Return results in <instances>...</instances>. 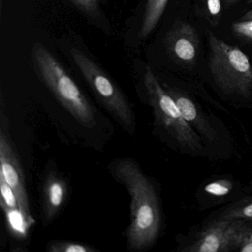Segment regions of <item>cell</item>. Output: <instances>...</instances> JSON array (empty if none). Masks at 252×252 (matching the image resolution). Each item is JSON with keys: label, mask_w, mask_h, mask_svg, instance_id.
<instances>
[{"label": "cell", "mask_w": 252, "mask_h": 252, "mask_svg": "<svg viewBox=\"0 0 252 252\" xmlns=\"http://www.w3.org/2000/svg\"><path fill=\"white\" fill-rule=\"evenodd\" d=\"M113 174L125 186L131 197L130 224L126 231L129 249H148L160 231L161 216L156 190L148 177L130 159L116 163Z\"/></svg>", "instance_id": "obj_1"}, {"label": "cell", "mask_w": 252, "mask_h": 252, "mask_svg": "<svg viewBox=\"0 0 252 252\" xmlns=\"http://www.w3.org/2000/svg\"><path fill=\"white\" fill-rule=\"evenodd\" d=\"M33 63L42 82L64 109L86 127L95 124V115L89 101L56 57L41 44L32 51Z\"/></svg>", "instance_id": "obj_2"}, {"label": "cell", "mask_w": 252, "mask_h": 252, "mask_svg": "<svg viewBox=\"0 0 252 252\" xmlns=\"http://www.w3.org/2000/svg\"><path fill=\"white\" fill-rule=\"evenodd\" d=\"M209 45V67L221 91L227 94L248 97L252 92V64L237 46L228 45L207 32Z\"/></svg>", "instance_id": "obj_3"}, {"label": "cell", "mask_w": 252, "mask_h": 252, "mask_svg": "<svg viewBox=\"0 0 252 252\" xmlns=\"http://www.w3.org/2000/svg\"><path fill=\"white\" fill-rule=\"evenodd\" d=\"M144 83L150 105L160 125L186 150L194 153L201 151L200 137L184 120L175 100L150 67H147L144 71Z\"/></svg>", "instance_id": "obj_4"}, {"label": "cell", "mask_w": 252, "mask_h": 252, "mask_svg": "<svg viewBox=\"0 0 252 252\" xmlns=\"http://www.w3.org/2000/svg\"><path fill=\"white\" fill-rule=\"evenodd\" d=\"M71 57L84 79L107 111L129 133L135 130V116L129 101L107 73L79 50H71Z\"/></svg>", "instance_id": "obj_5"}, {"label": "cell", "mask_w": 252, "mask_h": 252, "mask_svg": "<svg viewBox=\"0 0 252 252\" xmlns=\"http://www.w3.org/2000/svg\"><path fill=\"white\" fill-rule=\"evenodd\" d=\"M252 224L247 220L218 218L202 230L195 241L182 252H228L237 251L246 230Z\"/></svg>", "instance_id": "obj_6"}, {"label": "cell", "mask_w": 252, "mask_h": 252, "mask_svg": "<svg viewBox=\"0 0 252 252\" xmlns=\"http://www.w3.org/2000/svg\"><path fill=\"white\" fill-rule=\"evenodd\" d=\"M165 46L171 58L180 65L191 67L200 51V38L194 26L185 22L176 23L165 39Z\"/></svg>", "instance_id": "obj_7"}, {"label": "cell", "mask_w": 252, "mask_h": 252, "mask_svg": "<svg viewBox=\"0 0 252 252\" xmlns=\"http://www.w3.org/2000/svg\"><path fill=\"white\" fill-rule=\"evenodd\" d=\"M0 174L17 196L19 208L29 219L33 220L25 184L24 174L7 135L0 133Z\"/></svg>", "instance_id": "obj_8"}, {"label": "cell", "mask_w": 252, "mask_h": 252, "mask_svg": "<svg viewBox=\"0 0 252 252\" xmlns=\"http://www.w3.org/2000/svg\"><path fill=\"white\" fill-rule=\"evenodd\" d=\"M163 87L175 100L184 120L198 134L199 136L210 142L215 141L218 138L217 132L197 104L180 90L166 85Z\"/></svg>", "instance_id": "obj_9"}, {"label": "cell", "mask_w": 252, "mask_h": 252, "mask_svg": "<svg viewBox=\"0 0 252 252\" xmlns=\"http://www.w3.org/2000/svg\"><path fill=\"white\" fill-rule=\"evenodd\" d=\"M68 187L64 178L54 172L47 175L43 185V218L51 222L61 210L67 199Z\"/></svg>", "instance_id": "obj_10"}, {"label": "cell", "mask_w": 252, "mask_h": 252, "mask_svg": "<svg viewBox=\"0 0 252 252\" xmlns=\"http://www.w3.org/2000/svg\"><path fill=\"white\" fill-rule=\"evenodd\" d=\"M169 0H147L139 36L145 39L156 29Z\"/></svg>", "instance_id": "obj_11"}, {"label": "cell", "mask_w": 252, "mask_h": 252, "mask_svg": "<svg viewBox=\"0 0 252 252\" xmlns=\"http://www.w3.org/2000/svg\"><path fill=\"white\" fill-rule=\"evenodd\" d=\"M5 212L7 224L11 233L17 237H24L28 230L34 223V220H30L20 209H11L1 206Z\"/></svg>", "instance_id": "obj_12"}, {"label": "cell", "mask_w": 252, "mask_h": 252, "mask_svg": "<svg viewBox=\"0 0 252 252\" xmlns=\"http://www.w3.org/2000/svg\"><path fill=\"white\" fill-rule=\"evenodd\" d=\"M219 218L252 219V196L238 200L228 206Z\"/></svg>", "instance_id": "obj_13"}, {"label": "cell", "mask_w": 252, "mask_h": 252, "mask_svg": "<svg viewBox=\"0 0 252 252\" xmlns=\"http://www.w3.org/2000/svg\"><path fill=\"white\" fill-rule=\"evenodd\" d=\"M49 252H94L95 249L85 243L58 241L50 243L47 248Z\"/></svg>", "instance_id": "obj_14"}, {"label": "cell", "mask_w": 252, "mask_h": 252, "mask_svg": "<svg viewBox=\"0 0 252 252\" xmlns=\"http://www.w3.org/2000/svg\"><path fill=\"white\" fill-rule=\"evenodd\" d=\"M203 11L205 18L212 26H217L222 15V0H203Z\"/></svg>", "instance_id": "obj_15"}, {"label": "cell", "mask_w": 252, "mask_h": 252, "mask_svg": "<svg viewBox=\"0 0 252 252\" xmlns=\"http://www.w3.org/2000/svg\"><path fill=\"white\" fill-rule=\"evenodd\" d=\"M232 188V182L229 180L218 179L206 184L204 190L212 197H222L229 194Z\"/></svg>", "instance_id": "obj_16"}, {"label": "cell", "mask_w": 252, "mask_h": 252, "mask_svg": "<svg viewBox=\"0 0 252 252\" xmlns=\"http://www.w3.org/2000/svg\"><path fill=\"white\" fill-rule=\"evenodd\" d=\"M0 189H1V197H0L1 206H7L11 209H20L15 193L1 174H0Z\"/></svg>", "instance_id": "obj_17"}, {"label": "cell", "mask_w": 252, "mask_h": 252, "mask_svg": "<svg viewBox=\"0 0 252 252\" xmlns=\"http://www.w3.org/2000/svg\"><path fill=\"white\" fill-rule=\"evenodd\" d=\"M232 31L240 39L252 42V20H240L233 23Z\"/></svg>", "instance_id": "obj_18"}, {"label": "cell", "mask_w": 252, "mask_h": 252, "mask_svg": "<svg viewBox=\"0 0 252 252\" xmlns=\"http://www.w3.org/2000/svg\"><path fill=\"white\" fill-rule=\"evenodd\" d=\"M70 2L88 15H94L98 11L99 0H70Z\"/></svg>", "instance_id": "obj_19"}, {"label": "cell", "mask_w": 252, "mask_h": 252, "mask_svg": "<svg viewBox=\"0 0 252 252\" xmlns=\"http://www.w3.org/2000/svg\"><path fill=\"white\" fill-rule=\"evenodd\" d=\"M237 251L242 252H252V225L243 234Z\"/></svg>", "instance_id": "obj_20"}, {"label": "cell", "mask_w": 252, "mask_h": 252, "mask_svg": "<svg viewBox=\"0 0 252 252\" xmlns=\"http://www.w3.org/2000/svg\"><path fill=\"white\" fill-rule=\"evenodd\" d=\"M240 0H222V2H223L224 7L225 8H228L238 2Z\"/></svg>", "instance_id": "obj_21"}, {"label": "cell", "mask_w": 252, "mask_h": 252, "mask_svg": "<svg viewBox=\"0 0 252 252\" xmlns=\"http://www.w3.org/2000/svg\"><path fill=\"white\" fill-rule=\"evenodd\" d=\"M252 20V10L246 12L243 17L240 18V20Z\"/></svg>", "instance_id": "obj_22"}, {"label": "cell", "mask_w": 252, "mask_h": 252, "mask_svg": "<svg viewBox=\"0 0 252 252\" xmlns=\"http://www.w3.org/2000/svg\"><path fill=\"white\" fill-rule=\"evenodd\" d=\"M248 3L252 4V0H248Z\"/></svg>", "instance_id": "obj_23"}]
</instances>
